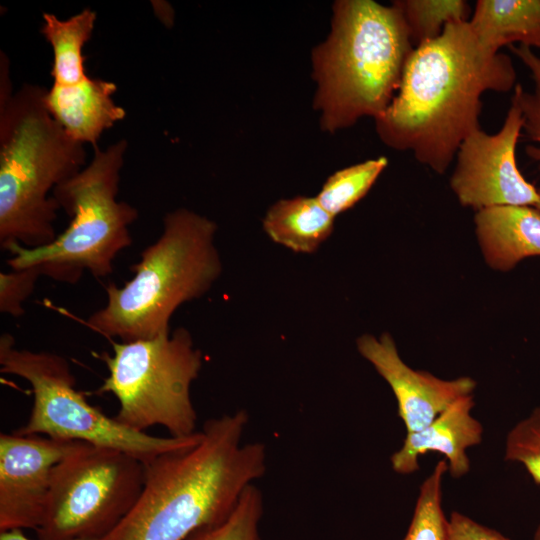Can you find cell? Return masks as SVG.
<instances>
[{"mask_svg":"<svg viewBox=\"0 0 540 540\" xmlns=\"http://www.w3.org/2000/svg\"><path fill=\"white\" fill-rule=\"evenodd\" d=\"M356 345L360 355L391 387L398 416L407 433L424 429L456 400L471 395L476 388V381L468 376L444 380L429 372L414 370L402 360L389 333L379 337L363 334Z\"/></svg>","mask_w":540,"mask_h":540,"instance_id":"12","label":"cell"},{"mask_svg":"<svg viewBox=\"0 0 540 540\" xmlns=\"http://www.w3.org/2000/svg\"><path fill=\"white\" fill-rule=\"evenodd\" d=\"M448 520L449 540H510L457 511H453Z\"/></svg>","mask_w":540,"mask_h":540,"instance_id":"26","label":"cell"},{"mask_svg":"<svg viewBox=\"0 0 540 540\" xmlns=\"http://www.w3.org/2000/svg\"><path fill=\"white\" fill-rule=\"evenodd\" d=\"M0 540H33L25 536L23 530L14 529L0 533ZM39 540V539H38Z\"/></svg>","mask_w":540,"mask_h":540,"instance_id":"27","label":"cell"},{"mask_svg":"<svg viewBox=\"0 0 540 540\" xmlns=\"http://www.w3.org/2000/svg\"><path fill=\"white\" fill-rule=\"evenodd\" d=\"M248 420L243 409L211 418L196 444L146 463L136 504L101 540H186L224 522L266 472L265 446L242 441Z\"/></svg>","mask_w":540,"mask_h":540,"instance_id":"2","label":"cell"},{"mask_svg":"<svg viewBox=\"0 0 540 540\" xmlns=\"http://www.w3.org/2000/svg\"><path fill=\"white\" fill-rule=\"evenodd\" d=\"M334 219L316 197L296 196L274 203L262 226L275 243L296 253L310 254L331 235Z\"/></svg>","mask_w":540,"mask_h":540,"instance_id":"17","label":"cell"},{"mask_svg":"<svg viewBox=\"0 0 540 540\" xmlns=\"http://www.w3.org/2000/svg\"><path fill=\"white\" fill-rule=\"evenodd\" d=\"M112 341V354L103 353L108 375L97 389L119 402L114 418L138 432L164 427L172 437L197 432L191 386L202 368V352L183 327L151 339Z\"/></svg>","mask_w":540,"mask_h":540,"instance_id":"8","label":"cell"},{"mask_svg":"<svg viewBox=\"0 0 540 540\" xmlns=\"http://www.w3.org/2000/svg\"><path fill=\"white\" fill-rule=\"evenodd\" d=\"M529 70L533 89L526 91L516 84L512 97L516 100L523 117V130L531 144L525 147L526 155L536 163L540 172V56L533 49L521 46H508Z\"/></svg>","mask_w":540,"mask_h":540,"instance_id":"23","label":"cell"},{"mask_svg":"<svg viewBox=\"0 0 540 540\" xmlns=\"http://www.w3.org/2000/svg\"><path fill=\"white\" fill-rule=\"evenodd\" d=\"M2 55V54H1ZM46 89L23 84L12 92L7 59L0 83V247L50 244L60 209L52 196L86 165L84 145L70 138L46 108Z\"/></svg>","mask_w":540,"mask_h":540,"instance_id":"3","label":"cell"},{"mask_svg":"<svg viewBox=\"0 0 540 540\" xmlns=\"http://www.w3.org/2000/svg\"><path fill=\"white\" fill-rule=\"evenodd\" d=\"M42 18L41 33L53 52V84L75 85L87 79L83 47L92 36L96 12L85 8L67 19L52 13H43Z\"/></svg>","mask_w":540,"mask_h":540,"instance_id":"18","label":"cell"},{"mask_svg":"<svg viewBox=\"0 0 540 540\" xmlns=\"http://www.w3.org/2000/svg\"><path fill=\"white\" fill-rule=\"evenodd\" d=\"M522 130V113L512 97L497 133L480 128L462 142L450 177V187L462 206L476 211L503 205L537 206V188L524 178L516 162Z\"/></svg>","mask_w":540,"mask_h":540,"instance_id":"10","label":"cell"},{"mask_svg":"<svg viewBox=\"0 0 540 540\" xmlns=\"http://www.w3.org/2000/svg\"><path fill=\"white\" fill-rule=\"evenodd\" d=\"M117 86L88 77L75 85H57L45 92L44 102L66 134L81 144L97 147L103 132L123 120L126 111L113 100Z\"/></svg>","mask_w":540,"mask_h":540,"instance_id":"14","label":"cell"},{"mask_svg":"<svg viewBox=\"0 0 540 540\" xmlns=\"http://www.w3.org/2000/svg\"><path fill=\"white\" fill-rule=\"evenodd\" d=\"M73 442L15 432L0 434V532L40 527L52 469Z\"/></svg>","mask_w":540,"mask_h":540,"instance_id":"11","label":"cell"},{"mask_svg":"<svg viewBox=\"0 0 540 540\" xmlns=\"http://www.w3.org/2000/svg\"><path fill=\"white\" fill-rule=\"evenodd\" d=\"M469 24L487 48H540V0H478Z\"/></svg>","mask_w":540,"mask_h":540,"instance_id":"16","label":"cell"},{"mask_svg":"<svg viewBox=\"0 0 540 540\" xmlns=\"http://www.w3.org/2000/svg\"><path fill=\"white\" fill-rule=\"evenodd\" d=\"M263 514V496L250 485L232 514L222 523L201 528L186 540H261L259 525Z\"/></svg>","mask_w":540,"mask_h":540,"instance_id":"22","label":"cell"},{"mask_svg":"<svg viewBox=\"0 0 540 540\" xmlns=\"http://www.w3.org/2000/svg\"><path fill=\"white\" fill-rule=\"evenodd\" d=\"M216 231L214 221L194 211L179 208L167 213L160 236L131 266L133 277L122 286H106L105 305L86 325L121 342L170 332L174 312L205 295L221 275Z\"/></svg>","mask_w":540,"mask_h":540,"instance_id":"5","label":"cell"},{"mask_svg":"<svg viewBox=\"0 0 540 540\" xmlns=\"http://www.w3.org/2000/svg\"><path fill=\"white\" fill-rule=\"evenodd\" d=\"M0 371L26 380L33 405L27 422L13 432L42 435L63 441H81L127 452L145 464L165 452L196 444L201 430L188 437H158L138 432L90 404L75 388L69 361L49 351L16 347L14 337H0Z\"/></svg>","mask_w":540,"mask_h":540,"instance_id":"7","label":"cell"},{"mask_svg":"<svg viewBox=\"0 0 540 540\" xmlns=\"http://www.w3.org/2000/svg\"><path fill=\"white\" fill-rule=\"evenodd\" d=\"M414 48L439 37L449 23L469 21L471 9L464 0H396Z\"/></svg>","mask_w":540,"mask_h":540,"instance_id":"19","label":"cell"},{"mask_svg":"<svg viewBox=\"0 0 540 540\" xmlns=\"http://www.w3.org/2000/svg\"><path fill=\"white\" fill-rule=\"evenodd\" d=\"M41 276L36 267L0 272V312L14 318L21 317L25 312L24 304Z\"/></svg>","mask_w":540,"mask_h":540,"instance_id":"25","label":"cell"},{"mask_svg":"<svg viewBox=\"0 0 540 540\" xmlns=\"http://www.w3.org/2000/svg\"><path fill=\"white\" fill-rule=\"evenodd\" d=\"M505 461L521 464L540 486V406L518 421L505 440Z\"/></svg>","mask_w":540,"mask_h":540,"instance_id":"24","label":"cell"},{"mask_svg":"<svg viewBox=\"0 0 540 540\" xmlns=\"http://www.w3.org/2000/svg\"><path fill=\"white\" fill-rule=\"evenodd\" d=\"M533 540H540V523L534 532Z\"/></svg>","mask_w":540,"mask_h":540,"instance_id":"28","label":"cell"},{"mask_svg":"<svg viewBox=\"0 0 540 540\" xmlns=\"http://www.w3.org/2000/svg\"><path fill=\"white\" fill-rule=\"evenodd\" d=\"M537 191H538V194H539V203L537 204V206L535 208H537L540 211V187L537 188Z\"/></svg>","mask_w":540,"mask_h":540,"instance_id":"29","label":"cell"},{"mask_svg":"<svg viewBox=\"0 0 540 540\" xmlns=\"http://www.w3.org/2000/svg\"><path fill=\"white\" fill-rule=\"evenodd\" d=\"M475 230L486 263L510 271L523 259L540 256V211L532 206L503 205L478 210Z\"/></svg>","mask_w":540,"mask_h":540,"instance_id":"15","label":"cell"},{"mask_svg":"<svg viewBox=\"0 0 540 540\" xmlns=\"http://www.w3.org/2000/svg\"><path fill=\"white\" fill-rule=\"evenodd\" d=\"M473 395L456 400L431 424L417 432L406 434L403 444L391 457L392 469L402 475L419 470V457L429 451L445 456L448 472L460 478L470 470L467 449L482 441L483 426L473 417Z\"/></svg>","mask_w":540,"mask_h":540,"instance_id":"13","label":"cell"},{"mask_svg":"<svg viewBox=\"0 0 540 540\" xmlns=\"http://www.w3.org/2000/svg\"><path fill=\"white\" fill-rule=\"evenodd\" d=\"M516 78L511 58L485 47L469 21L449 23L413 50L395 97L374 120L377 135L443 174L462 142L480 129L482 95L509 92Z\"/></svg>","mask_w":540,"mask_h":540,"instance_id":"1","label":"cell"},{"mask_svg":"<svg viewBox=\"0 0 540 540\" xmlns=\"http://www.w3.org/2000/svg\"><path fill=\"white\" fill-rule=\"evenodd\" d=\"M446 471L448 464L442 459L422 483L404 540H449V520L442 509V480Z\"/></svg>","mask_w":540,"mask_h":540,"instance_id":"21","label":"cell"},{"mask_svg":"<svg viewBox=\"0 0 540 540\" xmlns=\"http://www.w3.org/2000/svg\"><path fill=\"white\" fill-rule=\"evenodd\" d=\"M332 8L330 33L312 51L314 108L330 133L382 115L415 49L393 4L338 0Z\"/></svg>","mask_w":540,"mask_h":540,"instance_id":"4","label":"cell"},{"mask_svg":"<svg viewBox=\"0 0 540 540\" xmlns=\"http://www.w3.org/2000/svg\"><path fill=\"white\" fill-rule=\"evenodd\" d=\"M126 150L125 139L104 150L94 147L91 162L52 192L69 225L42 247L11 244L5 250L11 269L36 267L42 276L71 285L85 272L97 278L113 272L115 258L133 242L129 227L138 218L135 207L117 200Z\"/></svg>","mask_w":540,"mask_h":540,"instance_id":"6","label":"cell"},{"mask_svg":"<svg viewBox=\"0 0 540 540\" xmlns=\"http://www.w3.org/2000/svg\"><path fill=\"white\" fill-rule=\"evenodd\" d=\"M145 463L114 448L74 441L54 466L39 540H101L136 504Z\"/></svg>","mask_w":540,"mask_h":540,"instance_id":"9","label":"cell"},{"mask_svg":"<svg viewBox=\"0 0 540 540\" xmlns=\"http://www.w3.org/2000/svg\"><path fill=\"white\" fill-rule=\"evenodd\" d=\"M387 165V158L378 157L336 171L323 184L316 198L336 217L368 193Z\"/></svg>","mask_w":540,"mask_h":540,"instance_id":"20","label":"cell"}]
</instances>
